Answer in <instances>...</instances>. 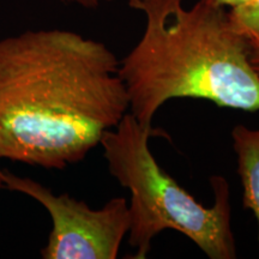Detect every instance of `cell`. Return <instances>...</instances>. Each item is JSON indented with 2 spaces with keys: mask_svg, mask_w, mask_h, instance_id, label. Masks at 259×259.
<instances>
[{
  "mask_svg": "<svg viewBox=\"0 0 259 259\" xmlns=\"http://www.w3.org/2000/svg\"><path fill=\"white\" fill-rule=\"evenodd\" d=\"M227 14L232 27L248 44L259 42V0H248L227 11Z\"/></svg>",
  "mask_w": 259,
  "mask_h": 259,
  "instance_id": "cell-6",
  "label": "cell"
},
{
  "mask_svg": "<svg viewBox=\"0 0 259 259\" xmlns=\"http://www.w3.org/2000/svg\"><path fill=\"white\" fill-rule=\"evenodd\" d=\"M64 4H73L82 6L84 9H97L106 3H112L114 0H60Z\"/></svg>",
  "mask_w": 259,
  "mask_h": 259,
  "instance_id": "cell-7",
  "label": "cell"
},
{
  "mask_svg": "<svg viewBox=\"0 0 259 259\" xmlns=\"http://www.w3.org/2000/svg\"><path fill=\"white\" fill-rule=\"evenodd\" d=\"M144 30L119 63L128 112L142 125L173 99H199L222 108L259 111V76L250 46L223 8L198 0H128Z\"/></svg>",
  "mask_w": 259,
  "mask_h": 259,
  "instance_id": "cell-2",
  "label": "cell"
},
{
  "mask_svg": "<svg viewBox=\"0 0 259 259\" xmlns=\"http://www.w3.org/2000/svg\"><path fill=\"white\" fill-rule=\"evenodd\" d=\"M4 189V183H3V169L0 168V190Z\"/></svg>",
  "mask_w": 259,
  "mask_h": 259,
  "instance_id": "cell-10",
  "label": "cell"
},
{
  "mask_svg": "<svg viewBox=\"0 0 259 259\" xmlns=\"http://www.w3.org/2000/svg\"><path fill=\"white\" fill-rule=\"evenodd\" d=\"M115 54L61 29L0 40V160L64 169L128 112Z\"/></svg>",
  "mask_w": 259,
  "mask_h": 259,
  "instance_id": "cell-1",
  "label": "cell"
},
{
  "mask_svg": "<svg viewBox=\"0 0 259 259\" xmlns=\"http://www.w3.org/2000/svg\"><path fill=\"white\" fill-rule=\"evenodd\" d=\"M205 3H208L210 5L218 6V8H236V6L245 4L248 0H204Z\"/></svg>",
  "mask_w": 259,
  "mask_h": 259,
  "instance_id": "cell-8",
  "label": "cell"
},
{
  "mask_svg": "<svg viewBox=\"0 0 259 259\" xmlns=\"http://www.w3.org/2000/svg\"><path fill=\"white\" fill-rule=\"evenodd\" d=\"M250 46V63L259 76V42L255 44H248Z\"/></svg>",
  "mask_w": 259,
  "mask_h": 259,
  "instance_id": "cell-9",
  "label": "cell"
},
{
  "mask_svg": "<svg viewBox=\"0 0 259 259\" xmlns=\"http://www.w3.org/2000/svg\"><path fill=\"white\" fill-rule=\"evenodd\" d=\"M4 187L40 203L50 213L52 231L41 250L44 259H115L130 229L124 197L109 199L101 209L53 190L28 177L3 170Z\"/></svg>",
  "mask_w": 259,
  "mask_h": 259,
  "instance_id": "cell-4",
  "label": "cell"
},
{
  "mask_svg": "<svg viewBox=\"0 0 259 259\" xmlns=\"http://www.w3.org/2000/svg\"><path fill=\"white\" fill-rule=\"evenodd\" d=\"M233 149L238 156V173L242 185V204L258 223L259 242V128L236 125L232 132Z\"/></svg>",
  "mask_w": 259,
  "mask_h": 259,
  "instance_id": "cell-5",
  "label": "cell"
},
{
  "mask_svg": "<svg viewBox=\"0 0 259 259\" xmlns=\"http://www.w3.org/2000/svg\"><path fill=\"white\" fill-rule=\"evenodd\" d=\"M155 135L127 112L115 127L103 134V148L109 174L131 192L128 245L135 259H145L151 241L164 229L184 234L210 259H235L232 231L229 185L213 176L210 184L213 204L204 206L158 166L149 148Z\"/></svg>",
  "mask_w": 259,
  "mask_h": 259,
  "instance_id": "cell-3",
  "label": "cell"
}]
</instances>
